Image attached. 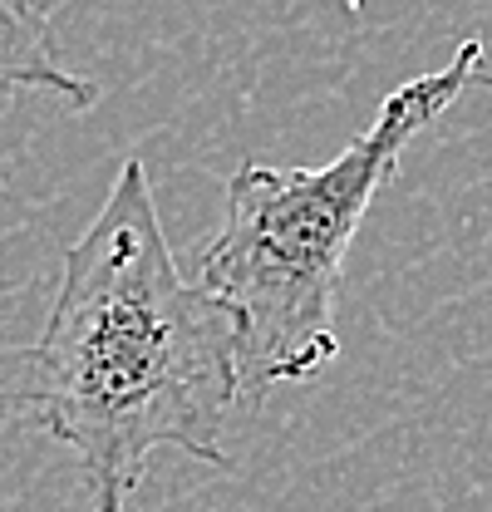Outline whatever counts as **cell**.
<instances>
[{
    "label": "cell",
    "mask_w": 492,
    "mask_h": 512,
    "mask_svg": "<svg viewBox=\"0 0 492 512\" xmlns=\"http://www.w3.org/2000/svg\"><path fill=\"white\" fill-rule=\"evenodd\" d=\"M60 439L94 512H128L158 448L232 468L222 429L242 384L237 311L178 271L143 158H123L99 217L64 247L30 384L5 389Z\"/></svg>",
    "instance_id": "cell-1"
},
{
    "label": "cell",
    "mask_w": 492,
    "mask_h": 512,
    "mask_svg": "<svg viewBox=\"0 0 492 512\" xmlns=\"http://www.w3.org/2000/svg\"><path fill=\"white\" fill-rule=\"evenodd\" d=\"M478 64L483 40H463L443 69L404 79L374 124L325 168L242 163L232 173L227 222L197 256V281L242 320L246 399L306 380L340 355L335 286L350 242L404 148L468 89Z\"/></svg>",
    "instance_id": "cell-2"
},
{
    "label": "cell",
    "mask_w": 492,
    "mask_h": 512,
    "mask_svg": "<svg viewBox=\"0 0 492 512\" xmlns=\"http://www.w3.org/2000/svg\"><path fill=\"white\" fill-rule=\"evenodd\" d=\"M0 94H55L69 109L99 104V84L55 50L50 0H0Z\"/></svg>",
    "instance_id": "cell-3"
},
{
    "label": "cell",
    "mask_w": 492,
    "mask_h": 512,
    "mask_svg": "<svg viewBox=\"0 0 492 512\" xmlns=\"http://www.w3.org/2000/svg\"><path fill=\"white\" fill-rule=\"evenodd\" d=\"M0 404H5V389H0Z\"/></svg>",
    "instance_id": "cell-4"
}]
</instances>
